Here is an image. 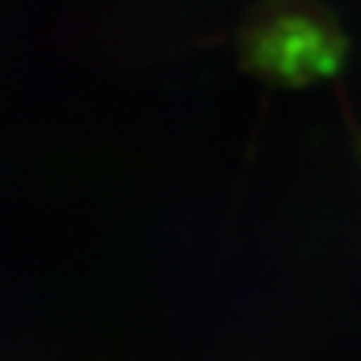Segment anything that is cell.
I'll return each instance as SVG.
<instances>
[]
</instances>
